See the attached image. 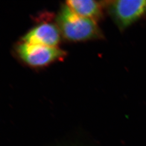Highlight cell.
<instances>
[{"label": "cell", "mask_w": 146, "mask_h": 146, "mask_svg": "<svg viewBox=\"0 0 146 146\" xmlns=\"http://www.w3.org/2000/svg\"><path fill=\"white\" fill-rule=\"evenodd\" d=\"M66 5L74 13L81 17L94 21L99 20L102 16V5L93 0H69Z\"/></svg>", "instance_id": "obj_5"}, {"label": "cell", "mask_w": 146, "mask_h": 146, "mask_svg": "<svg viewBox=\"0 0 146 146\" xmlns=\"http://www.w3.org/2000/svg\"><path fill=\"white\" fill-rule=\"evenodd\" d=\"M16 52L24 62L34 67L47 66L66 56V52L57 47L22 43L16 47Z\"/></svg>", "instance_id": "obj_3"}, {"label": "cell", "mask_w": 146, "mask_h": 146, "mask_svg": "<svg viewBox=\"0 0 146 146\" xmlns=\"http://www.w3.org/2000/svg\"><path fill=\"white\" fill-rule=\"evenodd\" d=\"M109 13L116 25L123 31L146 13V0H117L108 5Z\"/></svg>", "instance_id": "obj_2"}, {"label": "cell", "mask_w": 146, "mask_h": 146, "mask_svg": "<svg viewBox=\"0 0 146 146\" xmlns=\"http://www.w3.org/2000/svg\"><path fill=\"white\" fill-rule=\"evenodd\" d=\"M57 23L63 37L71 41L100 39L103 37L96 21L77 15L67 5L63 7L58 14Z\"/></svg>", "instance_id": "obj_1"}, {"label": "cell", "mask_w": 146, "mask_h": 146, "mask_svg": "<svg viewBox=\"0 0 146 146\" xmlns=\"http://www.w3.org/2000/svg\"><path fill=\"white\" fill-rule=\"evenodd\" d=\"M60 35L58 27L52 23H42L28 32L22 40L27 43L56 47L60 42Z\"/></svg>", "instance_id": "obj_4"}]
</instances>
